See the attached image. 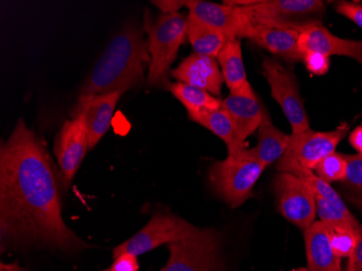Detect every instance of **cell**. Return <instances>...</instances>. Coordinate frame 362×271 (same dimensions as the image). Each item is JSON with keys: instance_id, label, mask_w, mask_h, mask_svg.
<instances>
[{"instance_id": "1", "label": "cell", "mask_w": 362, "mask_h": 271, "mask_svg": "<svg viewBox=\"0 0 362 271\" xmlns=\"http://www.w3.org/2000/svg\"><path fill=\"white\" fill-rule=\"evenodd\" d=\"M0 236L4 244L65 252L86 246L65 225L54 163L22 118L0 148Z\"/></svg>"}, {"instance_id": "2", "label": "cell", "mask_w": 362, "mask_h": 271, "mask_svg": "<svg viewBox=\"0 0 362 271\" xmlns=\"http://www.w3.org/2000/svg\"><path fill=\"white\" fill-rule=\"evenodd\" d=\"M148 42L138 24H127L107 44L81 88V96L105 95L139 86L151 64Z\"/></svg>"}, {"instance_id": "3", "label": "cell", "mask_w": 362, "mask_h": 271, "mask_svg": "<svg viewBox=\"0 0 362 271\" xmlns=\"http://www.w3.org/2000/svg\"><path fill=\"white\" fill-rule=\"evenodd\" d=\"M187 28L188 19L179 12L162 14L156 21L148 22V49L152 61L146 81L150 86H162L168 81L170 65L186 38Z\"/></svg>"}, {"instance_id": "4", "label": "cell", "mask_w": 362, "mask_h": 271, "mask_svg": "<svg viewBox=\"0 0 362 271\" xmlns=\"http://www.w3.org/2000/svg\"><path fill=\"white\" fill-rule=\"evenodd\" d=\"M265 168V165L250 158L245 149L239 156H228L226 160L213 163L209 181L223 201L238 207L252 197L254 185Z\"/></svg>"}, {"instance_id": "5", "label": "cell", "mask_w": 362, "mask_h": 271, "mask_svg": "<svg viewBox=\"0 0 362 271\" xmlns=\"http://www.w3.org/2000/svg\"><path fill=\"white\" fill-rule=\"evenodd\" d=\"M170 260L160 271H223L221 236L202 229L186 239L168 244Z\"/></svg>"}, {"instance_id": "6", "label": "cell", "mask_w": 362, "mask_h": 271, "mask_svg": "<svg viewBox=\"0 0 362 271\" xmlns=\"http://www.w3.org/2000/svg\"><path fill=\"white\" fill-rule=\"evenodd\" d=\"M239 8L249 24L290 28L300 33L318 20L294 21L293 18L323 13L325 9L320 0H252L251 5Z\"/></svg>"}, {"instance_id": "7", "label": "cell", "mask_w": 362, "mask_h": 271, "mask_svg": "<svg viewBox=\"0 0 362 271\" xmlns=\"http://www.w3.org/2000/svg\"><path fill=\"white\" fill-rule=\"evenodd\" d=\"M200 230L201 228L195 227L174 214L158 212L135 236L114 248L113 258L115 260L125 253L142 255L163 244L174 243L194 236Z\"/></svg>"}, {"instance_id": "8", "label": "cell", "mask_w": 362, "mask_h": 271, "mask_svg": "<svg viewBox=\"0 0 362 271\" xmlns=\"http://www.w3.org/2000/svg\"><path fill=\"white\" fill-rule=\"evenodd\" d=\"M262 74L269 83L272 98L281 107L290 122L292 134L310 129L295 75L274 59H265L262 63Z\"/></svg>"}, {"instance_id": "9", "label": "cell", "mask_w": 362, "mask_h": 271, "mask_svg": "<svg viewBox=\"0 0 362 271\" xmlns=\"http://www.w3.org/2000/svg\"><path fill=\"white\" fill-rule=\"evenodd\" d=\"M274 188L279 212L286 220L304 231L315 223L316 195L307 183L290 173H279Z\"/></svg>"}, {"instance_id": "10", "label": "cell", "mask_w": 362, "mask_h": 271, "mask_svg": "<svg viewBox=\"0 0 362 271\" xmlns=\"http://www.w3.org/2000/svg\"><path fill=\"white\" fill-rule=\"evenodd\" d=\"M349 132V124L344 123L331 132L309 129L300 134H290L286 156H292L305 168L314 171L323 158L334 154L339 142Z\"/></svg>"}, {"instance_id": "11", "label": "cell", "mask_w": 362, "mask_h": 271, "mask_svg": "<svg viewBox=\"0 0 362 271\" xmlns=\"http://www.w3.org/2000/svg\"><path fill=\"white\" fill-rule=\"evenodd\" d=\"M88 150V130L84 118L77 116L72 120H66L54 142V154L66 188L74 178Z\"/></svg>"}, {"instance_id": "12", "label": "cell", "mask_w": 362, "mask_h": 271, "mask_svg": "<svg viewBox=\"0 0 362 271\" xmlns=\"http://www.w3.org/2000/svg\"><path fill=\"white\" fill-rule=\"evenodd\" d=\"M123 93L115 91L105 95L79 96L71 115L72 118L77 116L84 118L88 130L89 150L95 148L107 134L115 108Z\"/></svg>"}, {"instance_id": "13", "label": "cell", "mask_w": 362, "mask_h": 271, "mask_svg": "<svg viewBox=\"0 0 362 271\" xmlns=\"http://www.w3.org/2000/svg\"><path fill=\"white\" fill-rule=\"evenodd\" d=\"M185 7L189 9V16L194 19L223 33L228 40H240L243 36L247 22L239 7L219 5V4L202 1V0H187Z\"/></svg>"}, {"instance_id": "14", "label": "cell", "mask_w": 362, "mask_h": 271, "mask_svg": "<svg viewBox=\"0 0 362 271\" xmlns=\"http://www.w3.org/2000/svg\"><path fill=\"white\" fill-rule=\"evenodd\" d=\"M170 74L179 83L203 89L214 97L221 95L225 81L216 58L199 54H192L185 59Z\"/></svg>"}, {"instance_id": "15", "label": "cell", "mask_w": 362, "mask_h": 271, "mask_svg": "<svg viewBox=\"0 0 362 271\" xmlns=\"http://www.w3.org/2000/svg\"><path fill=\"white\" fill-rule=\"evenodd\" d=\"M300 32L290 28L247 24L242 38H249L262 48L276 56L281 57L288 62H300L304 54L298 46Z\"/></svg>"}, {"instance_id": "16", "label": "cell", "mask_w": 362, "mask_h": 271, "mask_svg": "<svg viewBox=\"0 0 362 271\" xmlns=\"http://www.w3.org/2000/svg\"><path fill=\"white\" fill-rule=\"evenodd\" d=\"M302 54L319 52L325 56H345L359 60L362 58V40H344L316 21L300 33L298 40Z\"/></svg>"}, {"instance_id": "17", "label": "cell", "mask_w": 362, "mask_h": 271, "mask_svg": "<svg viewBox=\"0 0 362 271\" xmlns=\"http://www.w3.org/2000/svg\"><path fill=\"white\" fill-rule=\"evenodd\" d=\"M308 271H343L341 258L335 255L331 246L327 225L315 221L304 232Z\"/></svg>"}, {"instance_id": "18", "label": "cell", "mask_w": 362, "mask_h": 271, "mask_svg": "<svg viewBox=\"0 0 362 271\" xmlns=\"http://www.w3.org/2000/svg\"><path fill=\"white\" fill-rule=\"evenodd\" d=\"M221 108L233 122L240 139L244 142L258 130L265 113L256 96H228L221 101Z\"/></svg>"}, {"instance_id": "19", "label": "cell", "mask_w": 362, "mask_h": 271, "mask_svg": "<svg viewBox=\"0 0 362 271\" xmlns=\"http://www.w3.org/2000/svg\"><path fill=\"white\" fill-rule=\"evenodd\" d=\"M217 61L221 65L223 81L230 89V95L256 96L246 77L240 40H228L219 52Z\"/></svg>"}, {"instance_id": "20", "label": "cell", "mask_w": 362, "mask_h": 271, "mask_svg": "<svg viewBox=\"0 0 362 271\" xmlns=\"http://www.w3.org/2000/svg\"><path fill=\"white\" fill-rule=\"evenodd\" d=\"M288 140L290 136L274 127L265 111L258 128L257 144L254 148L246 149V154L267 167L286 154Z\"/></svg>"}, {"instance_id": "21", "label": "cell", "mask_w": 362, "mask_h": 271, "mask_svg": "<svg viewBox=\"0 0 362 271\" xmlns=\"http://www.w3.org/2000/svg\"><path fill=\"white\" fill-rule=\"evenodd\" d=\"M188 116L191 121L200 124L223 139L228 146V156H239L245 150V142L240 139L233 122L223 108L211 111L189 113Z\"/></svg>"}, {"instance_id": "22", "label": "cell", "mask_w": 362, "mask_h": 271, "mask_svg": "<svg viewBox=\"0 0 362 271\" xmlns=\"http://www.w3.org/2000/svg\"><path fill=\"white\" fill-rule=\"evenodd\" d=\"M276 169L280 173H290L294 176L300 178L308 185L309 188L314 191L315 195H320L325 197L327 201L331 202L335 207L343 212L346 215H353L349 212V207L345 204V202L339 197V193L331 187L330 183L317 176L310 169L303 167L298 161L292 156L284 154L276 163Z\"/></svg>"}, {"instance_id": "23", "label": "cell", "mask_w": 362, "mask_h": 271, "mask_svg": "<svg viewBox=\"0 0 362 271\" xmlns=\"http://www.w3.org/2000/svg\"><path fill=\"white\" fill-rule=\"evenodd\" d=\"M187 19H188L187 35L194 50V54L217 58L221 49L228 42V38L223 35V33L205 25L202 22L194 19L193 16H188Z\"/></svg>"}, {"instance_id": "24", "label": "cell", "mask_w": 362, "mask_h": 271, "mask_svg": "<svg viewBox=\"0 0 362 271\" xmlns=\"http://www.w3.org/2000/svg\"><path fill=\"white\" fill-rule=\"evenodd\" d=\"M168 91L185 105L188 114L211 111V110H218L221 108V100L203 89L191 86L188 83H179V81L168 83Z\"/></svg>"}, {"instance_id": "25", "label": "cell", "mask_w": 362, "mask_h": 271, "mask_svg": "<svg viewBox=\"0 0 362 271\" xmlns=\"http://www.w3.org/2000/svg\"><path fill=\"white\" fill-rule=\"evenodd\" d=\"M317 214L321 221L330 228H353L361 230L362 226L354 215H346L320 195H316Z\"/></svg>"}, {"instance_id": "26", "label": "cell", "mask_w": 362, "mask_h": 271, "mask_svg": "<svg viewBox=\"0 0 362 271\" xmlns=\"http://www.w3.org/2000/svg\"><path fill=\"white\" fill-rule=\"evenodd\" d=\"M327 229L330 236L331 246L334 250L335 255L339 258H349L355 250L360 236H362L361 230L330 227H327Z\"/></svg>"}, {"instance_id": "27", "label": "cell", "mask_w": 362, "mask_h": 271, "mask_svg": "<svg viewBox=\"0 0 362 271\" xmlns=\"http://www.w3.org/2000/svg\"><path fill=\"white\" fill-rule=\"evenodd\" d=\"M315 174L320 177L327 183H334V181H343L347 174V158L344 154H330L323 158L316 167Z\"/></svg>"}, {"instance_id": "28", "label": "cell", "mask_w": 362, "mask_h": 271, "mask_svg": "<svg viewBox=\"0 0 362 271\" xmlns=\"http://www.w3.org/2000/svg\"><path fill=\"white\" fill-rule=\"evenodd\" d=\"M346 158L347 174L343 183L353 193L357 204L362 207V154L346 156Z\"/></svg>"}, {"instance_id": "29", "label": "cell", "mask_w": 362, "mask_h": 271, "mask_svg": "<svg viewBox=\"0 0 362 271\" xmlns=\"http://www.w3.org/2000/svg\"><path fill=\"white\" fill-rule=\"evenodd\" d=\"M307 70L315 75H325L330 69V57L319 52H306L303 58Z\"/></svg>"}, {"instance_id": "30", "label": "cell", "mask_w": 362, "mask_h": 271, "mask_svg": "<svg viewBox=\"0 0 362 271\" xmlns=\"http://www.w3.org/2000/svg\"><path fill=\"white\" fill-rule=\"evenodd\" d=\"M337 11L362 28V5L343 1L337 6Z\"/></svg>"}, {"instance_id": "31", "label": "cell", "mask_w": 362, "mask_h": 271, "mask_svg": "<svg viewBox=\"0 0 362 271\" xmlns=\"http://www.w3.org/2000/svg\"><path fill=\"white\" fill-rule=\"evenodd\" d=\"M137 258L138 256L128 254V253L122 254L114 260V264L112 265L110 271H139Z\"/></svg>"}, {"instance_id": "32", "label": "cell", "mask_w": 362, "mask_h": 271, "mask_svg": "<svg viewBox=\"0 0 362 271\" xmlns=\"http://www.w3.org/2000/svg\"><path fill=\"white\" fill-rule=\"evenodd\" d=\"M346 271H362V236H360L355 250L349 258Z\"/></svg>"}, {"instance_id": "33", "label": "cell", "mask_w": 362, "mask_h": 271, "mask_svg": "<svg viewBox=\"0 0 362 271\" xmlns=\"http://www.w3.org/2000/svg\"><path fill=\"white\" fill-rule=\"evenodd\" d=\"M152 4L156 5L163 12V14L176 13L181 7L185 6V1H176V0H172V1L170 0H163V1L156 0V1H152Z\"/></svg>"}, {"instance_id": "34", "label": "cell", "mask_w": 362, "mask_h": 271, "mask_svg": "<svg viewBox=\"0 0 362 271\" xmlns=\"http://www.w3.org/2000/svg\"><path fill=\"white\" fill-rule=\"evenodd\" d=\"M351 146L357 151L358 154H362V126H358L349 136Z\"/></svg>"}, {"instance_id": "35", "label": "cell", "mask_w": 362, "mask_h": 271, "mask_svg": "<svg viewBox=\"0 0 362 271\" xmlns=\"http://www.w3.org/2000/svg\"><path fill=\"white\" fill-rule=\"evenodd\" d=\"M292 271H308L306 268H300V269H295V270Z\"/></svg>"}, {"instance_id": "36", "label": "cell", "mask_w": 362, "mask_h": 271, "mask_svg": "<svg viewBox=\"0 0 362 271\" xmlns=\"http://www.w3.org/2000/svg\"><path fill=\"white\" fill-rule=\"evenodd\" d=\"M358 61H359V62L361 63V65H362V58H360L359 60H358ZM361 113H362V112H361Z\"/></svg>"}]
</instances>
